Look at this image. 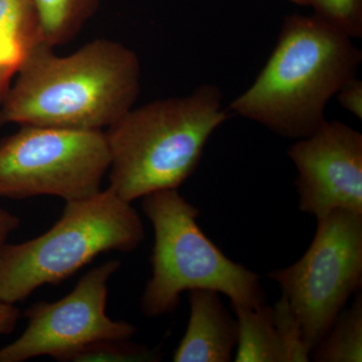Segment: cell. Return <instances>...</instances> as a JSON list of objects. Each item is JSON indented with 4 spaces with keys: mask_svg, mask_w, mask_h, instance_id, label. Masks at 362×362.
Returning a JSON list of instances; mask_svg holds the SVG:
<instances>
[{
    "mask_svg": "<svg viewBox=\"0 0 362 362\" xmlns=\"http://www.w3.org/2000/svg\"><path fill=\"white\" fill-rule=\"evenodd\" d=\"M110 162L104 131L23 125L0 140V197L87 199L101 190Z\"/></svg>",
    "mask_w": 362,
    "mask_h": 362,
    "instance_id": "6",
    "label": "cell"
},
{
    "mask_svg": "<svg viewBox=\"0 0 362 362\" xmlns=\"http://www.w3.org/2000/svg\"><path fill=\"white\" fill-rule=\"evenodd\" d=\"M141 90L137 54L98 39L61 57L40 42L0 104V122L103 131L134 107Z\"/></svg>",
    "mask_w": 362,
    "mask_h": 362,
    "instance_id": "1",
    "label": "cell"
},
{
    "mask_svg": "<svg viewBox=\"0 0 362 362\" xmlns=\"http://www.w3.org/2000/svg\"><path fill=\"white\" fill-rule=\"evenodd\" d=\"M20 317L21 311L16 304L0 301V337L13 332Z\"/></svg>",
    "mask_w": 362,
    "mask_h": 362,
    "instance_id": "19",
    "label": "cell"
},
{
    "mask_svg": "<svg viewBox=\"0 0 362 362\" xmlns=\"http://www.w3.org/2000/svg\"><path fill=\"white\" fill-rule=\"evenodd\" d=\"M362 52L315 14L287 16L258 77L228 106L230 114L298 140L325 122L328 102L356 77Z\"/></svg>",
    "mask_w": 362,
    "mask_h": 362,
    "instance_id": "2",
    "label": "cell"
},
{
    "mask_svg": "<svg viewBox=\"0 0 362 362\" xmlns=\"http://www.w3.org/2000/svg\"><path fill=\"white\" fill-rule=\"evenodd\" d=\"M319 18L354 39L362 37V0H309Z\"/></svg>",
    "mask_w": 362,
    "mask_h": 362,
    "instance_id": "16",
    "label": "cell"
},
{
    "mask_svg": "<svg viewBox=\"0 0 362 362\" xmlns=\"http://www.w3.org/2000/svg\"><path fill=\"white\" fill-rule=\"evenodd\" d=\"M142 199L154 232L152 276L141 299L145 316L171 313L180 295L192 290L218 292L232 304L247 308L265 304L259 276L228 258L207 238L197 223L199 209L176 188L158 190Z\"/></svg>",
    "mask_w": 362,
    "mask_h": 362,
    "instance_id": "5",
    "label": "cell"
},
{
    "mask_svg": "<svg viewBox=\"0 0 362 362\" xmlns=\"http://www.w3.org/2000/svg\"><path fill=\"white\" fill-rule=\"evenodd\" d=\"M296 315L310 351L362 286V214L337 211L317 220L296 263L269 273Z\"/></svg>",
    "mask_w": 362,
    "mask_h": 362,
    "instance_id": "7",
    "label": "cell"
},
{
    "mask_svg": "<svg viewBox=\"0 0 362 362\" xmlns=\"http://www.w3.org/2000/svg\"><path fill=\"white\" fill-rule=\"evenodd\" d=\"M20 226V220L13 214L0 207V249L6 244L11 233Z\"/></svg>",
    "mask_w": 362,
    "mask_h": 362,
    "instance_id": "20",
    "label": "cell"
},
{
    "mask_svg": "<svg viewBox=\"0 0 362 362\" xmlns=\"http://www.w3.org/2000/svg\"><path fill=\"white\" fill-rule=\"evenodd\" d=\"M288 1L298 4V6H309V0H288Z\"/></svg>",
    "mask_w": 362,
    "mask_h": 362,
    "instance_id": "21",
    "label": "cell"
},
{
    "mask_svg": "<svg viewBox=\"0 0 362 362\" xmlns=\"http://www.w3.org/2000/svg\"><path fill=\"white\" fill-rule=\"evenodd\" d=\"M130 339H105L87 345L71 354L66 362H154L161 358L160 351Z\"/></svg>",
    "mask_w": 362,
    "mask_h": 362,
    "instance_id": "15",
    "label": "cell"
},
{
    "mask_svg": "<svg viewBox=\"0 0 362 362\" xmlns=\"http://www.w3.org/2000/svg\"><path fill=\"white\" fill-rule=\"evenodd\" d=\"M288 156L296 168L300 211L317 220L337 211L362 214V134L325 121L295 140Z\"/></svg>",
    "mask_w": 362,
    "mask_h": 362,
    "instance_id": "9",
    "label": "cell"
},
{
    "mask_svg": "<svg viewBox=\"0 0 362 362\" xmlns=\"http://www.w3.org/2000/svg\"><path fill=\"white\" fill-rule=\"evenodd\" d=\"M187 331L175 349V362H228L237 347L239 326L221 302L220 293L189 291Z\"/></svg>",
    "mask_w": 362,
    "mask_h": 362,
    "instance_id": "10",
    "label": "cell"
},
{
    "mask_svg": "<svg viewBox=\"0 0 362 362\" xmlns=\"http://www.w3.org/2000/svg\"><path fill=\"white\" fill-rule=\"evenodd\" d=\"M120 266L118 259L106 262L86 273L61 300L28 307L25 330L0 349V362L44 356L66 362L78 350L100 340L131 339L135 325L113 320L106 313L109 282Z\"/></svg>",
    "mask_w": 362,
    "mask_h": 362,
    "instance_id": "8",
    "label": "cell"
},
{
    "mask_svg": "<svg viewBox=\"0 0 362 362\" xmlns=\"http://www.w3.org/2000/svg\"><path fill=\"white\" fill-rule=\"evenodd\" d=\"M338 102L344 110L357 119H362V81L354 77L340 88L337 94Z\"/></svg>",
    "mask_w": 362,
    "mask_h": 362,
    "instance_id": "18",
    "label": "cell"
},
{
    "mask_svg": "<svg viewBox=\"0 0 362 362\" xmlns=\"http://www.w3.org/2000/svg\"><path fill=\"white\" fill-rule=\"evenodd\" d=\"M318 362L362 361V295L356 293L349 308H343L311 352Z\"/></svg>",
    "mask_w": 362,
    "mask_h": 362,
    "instance_id": "14",
    "label": "cell"
},
{
    "mask_svg": "<svg viewBox=\"0 0 362 362\" xmlns=\"http://www.w3.org/2000/svg\"><path fill=\"white\" fill-rule=\"evenodd\" d=\"M42 42L33 0H0V104L30 52Z\"/></svg>",
    "mask_w": 362,
    "mask_h": 362,
    "instance_id": "11",
    "label": "cell"
},
{
    "mask_svg": "<svg viewBox=\"0 0 362 362\" xmlns=\"http://www.w3.org/2000/svg\"><path fill=\"white\" fill-rule=\"evenodd\" d=\"M144 237L137 211L110 187L66 202L47 232L0 249V301H23L42 286L71 277L103 252L134 251Z\"/></svg>",
    "mask_w": 362,
    "mask_h": 362,
    "instance_id": "4",
    "label": "cell"
},
{
    "mask_svg": "<svg viewBox=\"0 0 362 362\" xmlns=\"http://www.w3.org/2000/svg\"><path fill=\"white\" fill-rule=\"evenodd\" d=\"M45 44H68L96 13L99 0H33Z\"/></svg>",
    "mask_w": 362,
    "mask_h": 362,
    "instance_id": "13",
    "label": "cell"
},
{
    "mask_svg": "<svg viewBox=\"0 0 362 362\" xmlns=\"http://www.w3.org/2000/svg\"><path fill=\"white\" fill-rule=\"evenodd\" d=\"M230 116L223 92L213 84L199 86L187 96L133 107L104 131L111 158L109 187L128 202L177 189Z\"/></svg>",
    "mask_w": 362,
    "mask_h": 362,
    "instance_id": "3",
    "label": "cell"
},
{
    "mask_svg": "<svg viewBox=\"0 0 362 362\" xmlns=\"http://www.w3.org/2000/svg\"><path fill=\"white\" fill-rule=\"evenodd\" d=\"M0 125H1V122H0Z\"/></svg>",
    "mask_w": 362,
    "mask_h": 362,
    "instance_id": "22",
    "label": "cell"
},
{
    "mask_svg": "<svg viewBox=\"0 0 362 362\" xmlns=\"http://www.w3.org/2000/svg\"><path fill=\"white\" fill-rule=\"evenodd\" d=\"M233 305L239 326L237 362H288L282 338L279 332L273 307L257 308Z\"/></svg>",
    "mask_w": 362,
    "mask_h": 362,
    "instance_id": "12",
    "label": "cell"
},
{
    "mask_svg": "<svg viewBox=\"0 0 362 362\" xmlns=\"http://www.w3.org/2000/svg\"><path fill=\"white\" fill-rule=\"evenodd\" d=\"M273 314L284 344L288 362L310 361L311 351L305 342L303 330L285 297L282 296L273 307Z\"/></svg>",
    "mask_w": 362,
    "mask_h": 362,
    "instance_id": "17",
    "label": "cell"
}]
</instances>
